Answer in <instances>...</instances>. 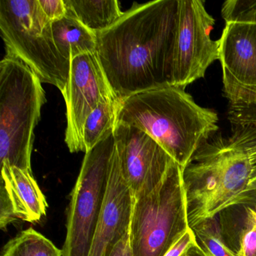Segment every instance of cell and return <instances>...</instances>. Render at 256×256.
I'll use <instances>...</instances> for the list:
<instances>
[{"label":"cell","instance_id":"1","mask_svg":"<svg viewBox=\"0 0 256 256\" xmlns=\"http://www.w3.org/2000/svg\"><path fill=\"white\" fill-rule=\"evenodd\" d=\"M178 0L133 7L109 29L96 34V55L120 101L172 85Z\"/></svg>","mask_w":256,"mask_h":256},{"label":"cell","instance_id":"2","mask_svg":"<svg viewBox=\"0 0 256 256\" xmlns=\"http://www.w3.org/2000/svg\"><path fill=\"white\" fill-rule=\"evenodd\" d=\"M218 121L215 110L200 107L184 89L166 85L120 101L116 124L149 134L184 170L218 131Z\"/></svg>","mask_w":256,"mask_h":256},{"label":"cell","instance_id":"3","mask_svg":"<svg viewBox=\"0 0 256 256\" xmlns=\"http://www.w3.org/2000/svg\"><path fill=\"white\" fill-rule=\"evenodd\" d=\"M251 172L246 152L230 138L204 144L182 170L190 228L230 208L246 190Z\"/></svg>","mask_w":256,"mask_h":256},{"label":"cell","instance_id":"4","mask_svg":"<svg viewBox=\"0 0 256 256\" xmlns=\"http://www.w3.org/2000/svg\"><path fill=\"white\" fill-rule=\"evenodd\" d=\"M42 82L17 58L0 62V160L4 166L30 170L34 128L46 102Z\"/></svg>","mask_w":256,"mask_h":256},{"label":"cell","instance_id":"5","mask_svg":"<svg viewBox=\"0 0 256 256\" xmlns=\"http://www.w3.org/2000/svg\"><path fill=\"white\" fill-rule=\"evenodd\" d=\"M52 23L38 0H0V31L6 55L20 60L42 83L54 85L62 94L71 62L56 48Z\"/></svg>","mask_w":256,"mask_h":256},{"label":"cell","instance_id":"6","mask_svg":"<svg viewBox=\"0 0 256 256\" xmlns=\"http://www.w3.org/2000/svg\"><path fill=\"white\" fill-rule=\"evenodd\" d=\"M182 170L175 162L149 194L134 199L130 240L134 256H164L190 228Z\"/></svg>","mask_w":256,"mask_h":256},{"label":"cell","instance_id":"7","mask_svg":"<svg viewBox=\"0 0 256 256\" xmlns=\"http://www.w3.org/2000/svg\"><path fill=\"white\" fill-rule=\"evenodd\" d=\"M114 131L85 154L71 194L62 256H89L116 150Z\"/></svg>","mask_w":256,"mask_h":256},{"label":"cell","instance_id":"8","mask_svg":"<svg viewBox=\"0 0 256 256\" xmlns=\"http://www.w3.org/2000/svg\"><path fill=\"white\" fill-rule=\"evenodd\" d=\"M226 22L220 42L223 92L228 102L256 91V1L223 4Z\"/></svg>","mask_w":256,"mask_h":256},{"label":"cell","instance_id":"9","mask_svg":"<svg viewBox=\"0 0 256 256\" xmlns=\"http://www.w3.org/2000/svg\"><path fill=\"white\" fill-rule=\"evenodd\" d=\"M215 20L200 0H178L172 85L185 90L220 60V42L211 40Z\"/></svg>","mask_w":256,"mask_h":256},{"label":"cell","instance_id":"10","mask_svg":"<svg viewBox=\"0 0 256 256\" xmlns=\"http://www.w3.org/2000/svg\"><path fill=\"white\" fill-rule=\"evenodd\" d=\"M62 96L66 106V144L71 152H86L84 128L88 116L102 103L116 98L96 53L72 60L70 80Z\"/></svg>","mask_w":256,"mask_h":256},{"label":"cell","instance_id":"11","mask_svg":"<svg viewBox=\"0 0 256 256\" xmlns=\"http://www.w3.org/2000/svg\"><path fill=\"white\" fill-rule=\"evenodd\" d=\"M114 134L121 174L134 199L149 194L176 162L140 128L116 124Z\"/></svg>","mask_w":256,"mask_h":256},{"label":"cell","instance_id":"12","mask_svg":"<svg viewBox=\"0 0 256 256\" xmlns=\"http://www.w3.org/2000/svg\"><path fill=\"white\" fill-rule=\"evenodd\" d=\"M134 203V196L121 174L115 150L106 200L89 256H110L115 246L130 232Z\"/></svg>","mask_w":256,"mask_h":256},{"label":"cell","instance_id":"13","mask_svg":"<svg viewBox=\"0 0 256 256\" xmlns=\"http://www.w3.org/2000/svg\"><path fill=\"white\" fill-rule=\"evenodd\" d=\"M0 227L6 228L18 220L36 222L47 211L48 203L30 170L1 167Z\"/></svg>","mask_w":256,"mask_h":256},{"label":"cell","instance_id":"14","mask_svg":"<svg viewBox=\"0 0 256 256\" xmlns=\"http://www.w3.org/2000/svg\"><path fill=\"white\" fill-rule=\"evenodd\" d=\"M52 30L58 50L70 62L76 56L96 53V34L76 18L66 16L53 22Z\"/></svg>","mask_w":256,"mask_h":256},{"label":"cell","instance_id":"15","mask_svg":"<svg viewBox=\"0 0 256 256\" xmlns=\"http://www.w3.org/2000/svg\"><path fill=\"white\" fill-rule=\"evenodd\" d=\"M66 16L76 18L96 34L113 26L122 16L116 0H64Z\"/></svg>","mask_w":256,"mask_h":256},{"label":"cell","instance_id":"16","mask_svg":"<svg viewBox=\"0 0 256 256\" xmlns=\"http://www.w3.org/2000/svg\"><path fill=\"white\" fill-rule=\"evenodd\" d=\"M120 106V101L118 98L100 104L88 116L84 128L86 152L114 130Z\"/></svg>","mask_w":256,"mask_h":256},{"label":"cell","instance_id":"17","mask_svg":"<svg viewBox=\"0 0 256 256\" xmlns=\"http://www.w3.org/2000/svg\"><path fill=\"white\" fill-rule=\"evenodd\" d=\"M1 256H62V251L44 235L30 228L8 241Z\"/></svg>","mask_w":256,"mask_h":256},{"label":"cell","instance_id":"18","mask_svg":"<svg viewBox=\"0 0 256 256\" xmlns=\"http://www.w3.org/2000/svg\"><path fill=\"white\" fill-rule=\"evenodd\" d=\"M242 205L238 232L223 236L236 256H256V222L246 205Z\"/></svg>","mask_w":256,"mask_h":256},{"label":"cell","instance_id":"19","mask_svg":"<svg viewBox=\"0 0 256 256\" xmlns=\"http://www.w3.org/2000/svg\"><path fill=\"white\" fill-rule=\"evenodd\" d=\"M216 216L192 228L198 244L206 256H236L223 239Z\"/></svg>","mask_w":256,"mask_h":256},{"label":"cell","instance_id":"20","mask_svg":"<svg viewBox=\"0 0 256 256\" xmlns=\"http://www.w3.org/2000/svg\"><path fill=\"white\" fill-rule=\"evenodd\" d=\"M228 118L233 133L256 132V91L228 102Z\"/></svg>","mask_w":256,"mask_h":256},{"label":"cell","instance_id":"21","mask_svg":"<svg viewBox=\"0 0 256 256\" xmlns=\"http://www.w3.org/2000/svg\"><path fill=\"white\" fill-rule=\"evenodd\" d=\"M230 139L234 143L242 148L246 152L252 168L251 176L248 186L242 194L235 199L236 200L238 198L242 196L256 193V132L233 133Z\"/></svg>","mask_w":256,"mask_h":256},{"label":"cell","instance_id":"22","mask_svg":"<svg viewBox=\"0 0 256 256\" xmlns=\"http://www.w3.org/2000/svg\"><path fill=\"white\" fill-rule=\"evenodd\" d=\"M196 245H198V242L196 234L192 228H190L164 256H182L190 248Z\"/></svg>","mask_w":256,"mask_h":256},{"label":"cell","instance_id":"23","mask_svg":"<svg viewBox=\"0 0 256 256\" xmlns=\"http://www.w3.org/2000/svg\"><path fill=\"white\" fill-rule=\"evenodd\" d=\"M38 2L46 16L52 22L66 16V6L64 0H38Z\"/></svg>","mask_w":256,"mask_h":256},{"label":"cell","instance_id":"24","mask_svg":"<svg viewBox=\"0 0 256 256\" xmlns=\"http://www.w3.org/2000/svg\"><path fill=\"white\" fill-rule=\"evenodd\" d=\"M109 256H134L130 245V232L118 242Z\"/></svg>","mask_w":256,"mask_h":256},{"label":"cell","instance_id":"25","mask_svg":"<svg viewBox=\"0 0 256 256\" xmlns=\"http://www.w3.org/2000/svg\"><path fill=\"white\" fill-rule=\"evenodd\" d=\"M244 204L250 205V206H256V193L253 194H246V196H242V197L238 198L236 200H234L233 204Z\"/></svg>","mask_w":256,"mask_h":256},{"label":"cell","instance_id":"26","mask_svg":"<svg viewBox=\"0 0 256 256\" xmlns=\"http://www.w3.org/2000/svg\"><path fill=\"white\" fill-rule=\"evenodd\" d=\"M182 256H206V254L202 251V248L198 244L190 248Z\"/></svg>","mask_w":256,"mask_h":256},{"label":"cell","instance_id":"27","mask_svg":"<svg viewBox=\"0 0 256 256\" xmlns=\"http://www.w3.org/2000/svg\"><path fill=\"white\" fill-rule=\"evenodd\" d=\"M246 206H248V210L256 222V206H250V205H246Z\"/></svg>","mask_w":256,"mask_h":256}]
</instances>
